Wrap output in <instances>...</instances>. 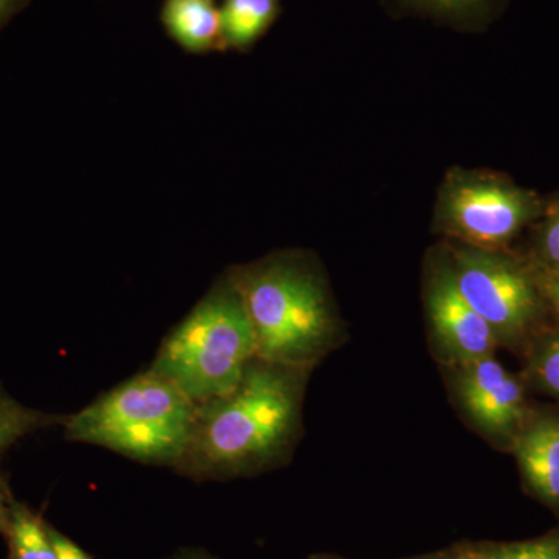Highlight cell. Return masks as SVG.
Instances as JSON below:
<instances>
[{"mask_svg":"<svg viewBox=\"0 0 559 559\" xmlns=\"http://www.w3.org/2000/svg\"><path fill=\"white\" fill-rule=\"evenodd\" d=\"M307 371L253 359L237 388L198 406L176 471L197 480L229 479L282 457L299 429Z\"/></svg>","mask_w":559,"mask_h":559,"instance_id":"6da1fadb","label":"cell"},{"mask_svg":"<svg viewBox=\"0 0 559 559\" xmlns=\"http://www.w3.org/2000/svg\"><path fill=\"white\" fill-rule=\"evenodd\" d=\"M226 272L245 301L257 358L308 370L333 347L340 319L310 253L283 250Z\"/></svg>","mask_w":559,"mask_h":559,"instance_id":"7a4b0ae2","label":"cell"},{"mask_svg":"<svg viewBox=\"0 0 559 559\" xmlns=\"http://www.w3.org/2000/svg\"><path fill=\"white\" fill-rule=\"evenodd\" d=\"M198 406L171 382L146 370L66 417L64 436L146 465L178 468L187 454Z\"/></svg>","mask_w":559,"mask_h":559,"instance_id":"3957f363","label":"cell"},{"mask_svg":"<svg viewBox=\"0 0 559 559\" xmlns=\"http://www.w3.org/2000/svg\"><path fill=\"white\" fill-rule=\"evenodd\" d=\"M255 358V333L245 301L224 272L162 341L148 370L200 406L237 388Z\"/></svg>","mask_w":559,"mask_h":559,"instance_id":"277c9868","label":"cell"},{"mask_svg":"<svg viewBox=\"0 0 559 559\" xmlns=\"http://www.w3.org/2000/svg\"><path fill=\"white\" fill-rule=\"evenodd\" d=\"M546 198L488 168L451 167L436 202L432 230L443 241L506 250L543 215Z\"/></svg>","mask_w":559,"mask_h":559,"instance_id":"5b68a950","label":"cell"},{"mask_svg":"<svg viewBox=\"0 0 559 559\" xmlns=\"http://www.w3.org/2000/svg\"><path fill=\"white\" fill-rule=\"evenodd\" d=\"M447 242L459 289L495 333L499 345H518L547 311L538 274L509 249L488 250Z\"/></svg>","mask_w":559,"mask_h":559,"instance_id":"8992f818","label":"cell"},{"mask_svg":"<svg viewBox=\"0 0 559 559\" xmlns=\"http://www.w3.org/2000/svg\"><path fill=\"white\" fill-rule=\"evenodd\" d=\"M423 300L437 347L451 364L495 356L499 342L459 289L444 241L426 257Z\"/></svg>","mask_w":559,"mask_h":559,"instance_id":"52a82bcc","label":"cell"},{"mask_svg":"<svg viewBox=\"0 0 559 559\" xmlns=\"http://www.w3.org/2000/svg\"><path fill=\"white\" fill-rule=\"evenodd\" d=\"M454 369L455 395L471 423L489 439H516L527 412L520 380L495 356L454 364Z\"/></svg>","mask_w":559,"mask_h":559,"instance_id":"ba28073f","label":"cell"},{"mask_svg":"<svg viewBox=\"0 0 559 559\" xmlns=\"http://www.w3.org/2000/svg\"><path fill=\"white\" fill-rule=\"evenodd\" d=\"M513 447L530 488L547 503L559 506V418L522 426Z\"/></svg>","mask_w":559,"mask_h":559,"instance_id":"9c48e42d","label":"cell"},{"mask_svg":"<svg viewBox=\"0 0 559 559\" xmlns=\"http://www.w3.org/2000/svg\"><path fill=\"white\" fill-rule=\"evenodd\" d=\"M160 22L167 35L187 53L223 51L216 0H164Z\"/></svg>","mask_w":559,"mask_h":559,"instance_id":"30bf717a","label":"cell"},{"mask_svg":"<svg viewBox=\"0 0 559 559\" xmlns=\"http://www.w3.org/2000/svg\"><path fill=\"white\" fill-rule=\"evenodd\" d=\"M511 0H385L396 16L430 20L463 33H481L502 16Z\"/></svg>","mask_w":559,"mask_h":559,"instance_id":"8fae6325","label":"cell"},{"mask_svg":"<svg viewBox=\"0 0 559 559\" xmlns=\"http://www.w3.org/2000/svg\"><path fill=\"white\" fill-rule=\"evenodd\" d=\"M282 13L280 0H224L219 7L223 51L252 50Z\"/></svg>","mask_w":559,"mask_h":559,"instance_id":"7c38bea8","label":"cell"},{"mask_svg":"<svg viewBox=\"0 0 559 559\" xmlns=\"http://www.w3.org/2000/svg\"><path fill=\"white\" fill-rule=\"evenodd\" d=\"M11 558L58 559L51 530L25 507L13 503L9 528Z\"/></svg>","mask_w":559,"mask_h":559,"instance_id":"4fadbf2b","label":"cell"},{"mask_svg":"<svg viewBox=\"0 0 559 559\" xmlns=\"http://www.w3.org/2000/svg\"><path fill=\"white\" fill-rule=\"evenodd\" d=\"M66 417L22 406L0 388V454L36 430L62 425Z\"/></svg>","mask_w":559,"mask_h":559,"instance_id":"5bb4252c","label":"cell"},{"mask_svg":"<svg viewBox=\"0 0 559 559\" xmlns=\"http://www.w3.org/2000/svg\"><path fill=\"white\" fill-rule=\"evenodd\" d=\"M528 261L539 272L559 271V191L546 198L543 215L532 227Z\"/></svg>","mask_w":559,"mask_h":559,"instance_id":"9a60e30c","label":"cell"},{"mask_svg":"<svg viewBox=\"0 0 559 559\" xmlns=\"http://www.w3.org/2000/svg\"><path fill=\"white\" fill-rule=\"evenodd\" d=\"M469 559H559V536L524 543L491 544L469 554Z\"/></svg>","mask_w":559,"mask_h":559,"instance_id":"2e32d148","label":"cell"},{"mask_svg":"<svg viewBox=\"0 0 559 559\" xmlns=\"http://www.w3.org/2000/svg\"><path fill=\"white\" fill-rule=\"evenodd\" d=\"M530 359L533 378L551 395L559 396V331L544 334Z\"/></svg>","mask_w":559,"mask_h":559,"instance_id":"e0dca14e","label":"cell"},{"mask_svg":"<svg viewBox=\"0 0 559 559\" xmlns=\"http://www.w3.org/2000/svg\"><path fill=\"white\" fill-rule=\"evenodd\" d=\"M536 274H538V282L540 290H543L544 300H546L547 310L555 312L559 318V271H536Z\"/></svg>","mask_w":559,"mask_h":559,"instance_id":"ac0fdd59","label":"cell"},{"mask_svg":"<svg viewBox=\"0 0 559 559\" xmlns=\"http://www.w3.org/2000/svg\"><path fill=\"white\" fill-rule=\"evenodd\" d=\"M51 538H53L55 549H57L58 559H92L75 543L62 536L61 533L51 530Z\"/></svg>","mask_w":559,"mask_h":559,"instance_id":"d6986e66","label":"cell"},{"mask_svg":"<svg viewBox=\"0 0 559 559\" xmlns=\"http://www.w3.org/2000/svg\"><path fill=\"white\" fill-rule=\"evenodd\" d=\"M11 509H13V503H11L9 488L0 474V530H5V532L9 528Z\"/></svg>","mask_w":559,"mask_h":559,"instance_id":"ffe728a7","label":"cell"},{"mask_svg":"<svg viewBox=\"0 0 559 559\" xmlns=\"http://www.w3.org/2000/svg\"><path fill=\"white\" fill-rule=\"evenodd\" d=\"M21 0H0V24H3L14 10L20 5Z\"/></svg>","mask_w":559,"mask_h":559,"instance_id":"44dd1931","label":"cell"},{"mask_svg":"<svg viewBox=\"0 0 559 559\" xmlns=\"http://www.w3.org/2000/svg\"><path fill=\"white\" fill-rule=\"evenodd\" d=\"M183 559H210V558L200 557V555H193V557H187V558H183Z\"/></svg>","mask_w":559,"mask_h":559,"instance_id":"7402d4cb","label":"cell"},{"mask_svg":"<svg viewBox=\"0 0 559 559\" xmlns=\"http://www.w3.org/2000/svg\"><path fill=\"white\" fill-rule=\"evenodd\" d=\"M466 559H469V558H466Z\"/></svg>","mask_w":559,"mask_h":559,"instance_id":"603a6c76","label":"cell"}]
</instances>
